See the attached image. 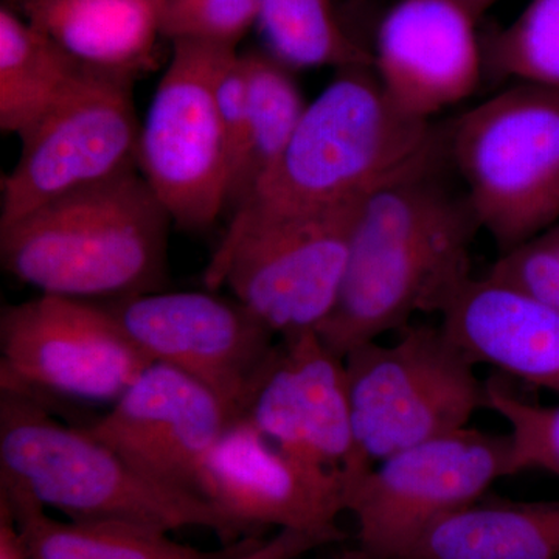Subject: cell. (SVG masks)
<instances>
[{
    "mask_svg": "<svg viewBox=\"0 0 559 559\" xmlns=\"http://www.w3.org/2000/svg\"><path fill=\"white\" fill-rule=\"evenodd\" d=\"M198 489L248 535L277 527L345 538L337 525L347 511L345 474L280 450L245 419L210 452Z\"/></svg>",
    "mask_w": 559,
    "mask_h": 559,
    "instance_id": "4fadbf2b",
    "label": "cell"
},
{
    "mask_svg": "<svg viewBox=\"0 0 559 559\" xmlns=\"http://www.w3.org/2000/svg\"><path fill=\"white\" fill-rule=\"evenodd\" d=\"M487 411L509 425L511 476L540 471L559 479V404L532 403L495 374L487 380Z\"/></svg>",
    "mask_w": 559,
    "mask_h": 559,
    "instance_id": "d4e9b609",
    "label": "cell"
},
{
    "mask_svg": "<svg viewBox=\"0 0 559 559\" xmlns=\"http://www.w3.org/2000/svg\"><path fill=\"white\" fill-rule=\"evenodd\" d=\"M460 2H462L463 5H465L466 9L477 17V20H480V17L484 16L492 5H496V3L499 2V0H460Z\"/></svg>",
    "mask_w": 559,
    "mask_h": 559,
    "instance_id": "4dcf8cb0",
    "label": "cell"
},
{
    "mask_svg": "<svg viewBox=\"0 0 559 559\" xmlns=\"http://www.w3.org/2000/svg\"><path fill=\"white\" fill-rule=\"evenodd\" d=\"M340 543L333 536L320 533L278 530L277 535L263 539L257 535L242 539L241 546L224 559H299L308 551Z\"/></svg>",
    "mask_w": 559,
    "mask_h": 559,
    "instance_id": "f1b7e54d",
    "label": "cell"
},
{
    "mask_svg": "<svg viewBox=\"0 0 559 559\" xmlns=\"http://www.w3.org/2000/svg\"><path fill=\"white\" fill-rule=\"evenodd\" d=\"M140 130L139 171L176 226L205 230L226 210L229 159L215 84L237 49L171 43Z\"/></svg>",
    "mask_w": 559,
    "mask_h": 559,
    "instance_id": "52a82bcc",
    "label": "cell"
},
{
    "mask_svg": "<svg viewBox=\"0 0 559 559\" xmlns=\"http://www.w3.org/2000/svg\"><path fill=\"white\" fill-rule=\"evenodd\" d=\"M134 81L91 72L22 134L21 154L0 190V227L49 202L139 170Z\"/></svg>",
    "mask_w": 559,
    "mask_h": 559,
    "instance_id": "8fae6325",
    "label": "cell"
},
{
    "mask_svg": "<svg viewBox=\"0 0 559 559\" xmlns=\"http://www.w3.org/2000/svg\"><path fill=\"white\" fill-rule=\"evenodd\" d=\"M259 10L260 0H159L162 36L238 50Z\"/></svg>",
    "mask_w": 559,
    "mask_h": 559,
    "instance_id": "484cf974",
    "label": "cell"
},
{
    "mask_svg": "<svg viewBox=\"0 0 559 559\" xmlns=\"http://www.w3.org/2000/svg\"><path fill=\"white\" fill-rule=\"evenodd\" d=\"M151 362L165 364L212 390L242 418L277 336L240 300L215 290H154L94 300Z\"/></svg>",
    "mask_w": 559,
    "mask_h": 559,
    "instance_id": "7c38bea8",
    "label": "cell"
},
{
    "mask_svg": "<svg viewBox=\"0 0 559 559\" xmlns=\"http://www.w3.org/2000/svg\"><path fill=\"white\" fill-rule=\"evenodd\" d=\"M406 559H559V500L484 496L433 524Z\"/></svg>",
    "mask_w": 559,
    "mask_h": 559,
    "instance_id": "d6986e66",
    "label": "cell"
},
{
    "mask_svg": "<svg viewBox=\"0 0 559 559\" xmlns=\"http://www.w3.org/2000/svg\"><path fill=\"white\" fill-rule=\"evenodd\" d=\"M331 559H406V558H392L384 557V555L373 554V551L362 549V547H356L355 550L344 551V554L337 555V557Z\"/></svg>",
    "mask_w": 559,
    "mask_h": 559,
    "instance_id": "1f68e13d",
    "label": "cell"
},
{
    "mask_svg": "<svg viewBox=\"0 0 559 559\" xmlns=\"http://www.w3.org/2000/svg\"><path fill=\"white\" fill-rule=\"evenodd\" d=\"M359 205L274 221L219 242L205 286H227L277 337L318 331L340 297Z\"/></svg>",
    "mask_w": 559,
    "mask_h": 559,
    "instance_id": "30bf717a",
    "label": "cell"
},
{
    "mask_svg": "<svg viewBox=\"0 0 559 559\" xmlns=\"http://www.w3.org/2000/svg\"><path fill=\"white\" fill-rule=\"evenodd\" d=\"M216 106L226 138L229 159V182L227 193L245 162L249 134V79L245 57L235 51L221 70L215 84ZM227 200V194H226Z\"/></svg>",
    "mask_w": 559,
    "mask_h": 559,
    "instance_id": "83f0119b",
    "label": "cell"
},
{
    "mask_svg": "<svg viewBox=\"0 0 559 559\" xmlns=\"http://www.w3.org/2000/svg\"><path fill=\"white\" fill-rule=\"evenodd\" d=\"M33 27L84 68L135 81L156 66L159 0H21Z\"/></svg>",
    "mask_w": 559,
    "mask_h": 559,
    "instance_id": "ac0fdd59",
    "label": "cell"
},
{
    "mask_svg": "<svg viewBox=\"0 0 559 559\" xmlns=\"http://www.w3.org/2000/svg\"><path fill=\"white\" fill-rule=\"evenodd\" d=\"M173 219L142 173L66 194L0 227V264L40 294L109 300L162 290Z\"/></svg>",
    "mask_w": 559,
    "mask_h": 559,
    "instance_id": "3957f363",
    "label": "cell"
},
{
    "mask_svg": "<svg viewBox=\"0 0 559 559\" xmlns=\"http://www.w3.org/2000/svg\"><path fill=\"white\" fill-rule=\"evenodd\" d=\"M509 476V433L469 426L395 452L348 488L358 546L406 558L433 524Z\"/></svg>",
    "mask_w": 559,
    "mask_h": 559,
    "instance_id": "9c48e42d",
    "label": "cell"
},
{
    "mask_svg": "<svg viewBox=\"0 0 559 559\" xmlns=\"http://www.w3.org/2000/svg\"><path fill=\"white\" fill-rule=\"evenodd\" d=\"M484 53L500 79L559 90V0H530Z\"/></svg>",
    "mask_w": 559,
    "mask_h": 559,
    "instance_id": "cb8c5ba5",
    "label": "cell"
},
{
    "mask_svg": "<svg viewBox=\"0 0 559 559\" xmlns=\"http://www.w3.org/2000/svg\"><path fill=\"white\" fill-rule=\"evenodd\" d=\"M242 57L249 79V134L245 162L227 193L226 210L231 213L277 167L310 103L294 70L266 50L245 51Z\"/></svg>",
    "mask_w": 559,
    "mask_h": 559,
    "instance_id": "7402d4cb",
    "label": "cell"
},
{
    "mask_svg": "<svg viewBox=\"0 0 559 559\" xmlns=\"http://www.w3.org/2000/svg\"><path fill=\"white\" fill-rule=\"evenodd\" d=\"M257 28L289 69L371 68V51L349 35L333 0H260Z\"/></svg>",
    "mask_w": 559,
    "mask_h": 559,
    "instance_id": "603a6c76",
    "label": "cell"
},
{
    "mask_svg": "<svg viewBox=\"0 0 559 559\" xmlns=\"http://www.w3.org/2000/svg\"><path fill=\"white\" fill-rule=\"evenodd\" d=\"M439 316L476 366L559 393L558 311L487 274L466 278Z\"/></svg>",
    "mask_w": 559,
    "mask_h": 559,
    "instance_id": "e0dca14e",
    "label": "cell"
},
{
    "mask_svg": "<svg viewBox=\"0 0 559 559\" xmlns=\"http://www.w3.org/2000/svg\"><path fill=\"white\" fill-rule=\"evenodd\" d=\"M294 457L362 477L353 436L345 358L318 331L278 337L242 418Z\"/></svg>",
    "mask_w": 559,
    "mask_h": 559,
    "instance_id": "5bb4252c",
    "label": "cell"
},
{
    "mask_svg": "<svg viewBox=\"0 0 559 559\" xmlns=\"http://www.w3.org/2000/svg\"><path fill=\"white\" fill-rule=\"evenodd\" d=\"M477 21L460 0H399L384 14L371 69L400 112L432 121L477 91L485 66Z\"/></svg>",
    "mask_w": 559,
    "mask_h": 559,
    "instance_id": "2e32d148",
    "label": "cell"
},
{
    "mask_svg": "<svg viewBox=\"0 0 559 559\" xmlns=\"http://www.w3.org/2000/svg\"><path fill=\"white\" fill-rule=\"evenodd\" d=\"M0 485L73 521L120 522L173 533L204 528L224 546L248 535L200 495L154 479L84 426L0 390Z\"/></svg>",
    "mask_w": 559,
    "mask_h": 559,
    "instance_id": "277c9868",
    "label": "cell"
},
{
    "mask_svg": "<svg viewBox=\"0 0 559 559\" xmlns=\"http://www.w3.org/2000/svg\"><path fill=\"white\" fill-rule=\"evenodd\" d=\"M443 153L444 130L400 112L373 69L337 70L308 103L277 167L231 213L221 242L274 221L356 207Z\"/></svg>",
    "mask_w": 559,
    "mask_h": 559,
    "instance_id": "7a4b0ae2",
    "label": "cell"
},
{
    "mask_svg": "<svg viewBox=\"0 0 559 559\" xmlns=\"http://www.w3.org/2000/svg\"><path fill=\"white\" fill-rule=\"evenodd\" d=\"M479 229L500 253L559 223V90L514 83L444 130Z\"/></svg>",
    "mask_w": 559,
    "mask_h": 559,
    "instance_id": "5b68a950",
    "label": "cell"
},
{
    "mask_svg": "<svg viewBox=\"0 0 559 559\" xmlns=\"http://www.w3.org/2000/svg\"><path fill=\"white\" fill-rule=\"evenodd\" d=\"M28 559H224L242 539L218 550H204L173 539L159 530L102 521H58L21 489L0 485ZM248 538V536H246Z\"/></svg>",
    "mask_w": 559,
    "mask_h": 559,
    "instance_id": "ffe728a7",
    "label": "cell"
},
{
    "mask_svg": "<svg viewBox=\"0 0 559 559\" xmlns=\"http://www.w3.org/2000/svg\"><path fill=\"white\" fill-rule=\"evenodd\" d=\"M94 70L10 7L0 9V130L21 138Z\"/></svg>",
    "mask_w": 559,
    "mask_h": 559,
    "instance_id": "44dd1931",
    "label": "cell"
},
{
    "mask_svg": "<svg viewBox=\"0 0 559 559\" xmlns=\"http://www.w3.org/2000/svg\"><path fill=\"white\" fill-rule=\"evenodd\" d=\"M151 360L94 300L40 294L0 312V390L114 404Z\"/></svg>",
    "mask_w": 559,
    "mask_h": 559,
    "instance_id": "ba28073f",
    "label": "cell"
},
{
    "mask_svg": "<svg viewBox=\"0 0 559 559\" xmlns=\"http://www.w3.org/2000/svg\"><path fill=\"white\" fill-rule=\"evenodd\" d=\"M488 275L559 312V223L500 253Z\"/></svg>",
    "mask_w": 559,
    "mask_h": 559,
    "instance_id": "4316f807",
    "label": "cell"
},
{
    "mask_svg": "<svg viewBox=\"0 0 559 559\" xmlns=\"http://www.w3.org/2000/svg\"><path fill=\"white\" fill-rule=\"evenodd\" d=\"M353 2H366V0H353Z\"/></svg>",
    "mask_w": 559,
    "mask_h": 559,
    "instance_id": "d6a6232c",
    "label": "cell"
},
{
    "mask_svg": "<svg viewBox=\"0 0 559 559\" xmlns=\"http://www.w3.org/2000/svg\"><path fill=\"white\" fill-rule=\"evenodd\" d=\"M0 559H28L24 540L5 502L0 500Z\"/></svg>",
    "mask_w": 559,
    "mask_h": 559,
    "instance_id": "f546056e",
    "label": "cell"
},
{
    "mask_svg": "<svg viewBox=\"0 0 559 559\" xmlns=\"http://www.w3.org/2000/svg\"><path fill=\"white\" fill-rule=\"evenodd\" d=\"M235 421L200 381L153 362L84 428L154 479L200 495L202 465Z\"/></svg>",
    "mask_w": 559,
    "mask_h": 559,
    "instance_id": "9a60e30c",
    "label": "cell"
},
{
    "mask_svg": "<svg viewBox=\"0 0 559 559\" xmlns=\"http://www.w3.org/2000/svg\"><path fill=\"white\" fill-rule=\"evenodd\" d=\"M447 151L359 205L336 307L318 330L342 358L359 345L440 314L471 277L479 231L462 187L444 178Z\"/></svg>",
    "mask_w": 559,
    "mask_h": 559,
    "instance_id": "6da1fadb",
    "label": "cell"
},
{
    "mask_svg": "<svg viewBox=\"0 0 559 559\" xmlns=\"http://www.w3.org/2000/svg\"><path fill=\"white\" fill-rule=\"evenodd\" d=\"M360 474L415 444L469 428L487 409V381L440 325L409 323L392 344L345 356Z\"/></svg>",
    "mask_w": 559,
    "mask_h": 559,
    "instance_id": "8992f818",
    "label": "cell"
}]
</instances>
